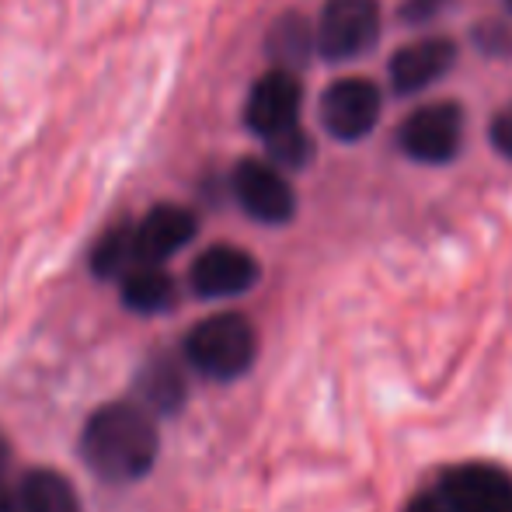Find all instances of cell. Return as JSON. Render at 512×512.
<instances>
[{
	"label": "cell",
	"instance_id": "cell-1",
	"mask_svg": "<svg viewBox=\"0 0 512 512\" xmlns=\"http://www.w3.org/2000/svg\"><path fill=\"white\" fill-rule=\"evenodd\" d=\"M157 450V422L140 405H102L84 422L81 457L108 485H133L147 478Z\"/></svg>",
	"mask_w": 512,
	"mask_h": 512
},
{
	"label": "cell",
	"instance_id": "cell-9",
	"mask_svg": "<svg viewBox=\"0 0 512 512\" xmlns=\"http://www.w3.org/2000/svg\"><path fill=\"white\" fill-rule=\"evenodd\" d=\"M262 269L244 248L234 244H213L192 265V290L203 300H223V297H241L258 283Z\"/></svg>",
	"mask_w": 512,
	"mask_h": 512
},
{
	"label": "cell",
	"instance_id": "cell-18",
	"mask_svg": "<svg viewBox=\"0 0 512 512\" xmlns=\"http://www.w3.org/2000/svg\"><path fill=\"white\" fill-rule=\"evenodd\" d=\"M453 7V0H401L398 18L408 25H429L439 14H446Z\"/></svg>",
	"mask_w": 512,
	"mask_h": 512
},
{
	"label": "cell",
	"instance_id": "cell-10",
	"mask_svg": "<svg viewBox=\"0 0 512 512\" xmlns=\"http://www.w3.org/2000/svg\"><path fill=\"white\" fill-rule=\"evenodd\" d=\"M457 63V42L446 35H425L391 56V84L398 95H418L443 81Z\"/></svg>",
	"mask_w": 512,
	"mask_h": 512
},
{
	"label": "cell",
	"instance_id": "cell-2",
	"mask_svg": "<svg viewBox=\"0 0 512 512\" xmlns=\"http://www.w3.org/2000/svg\"><path fill=\"white\" fill-rule=\"evenodd\" d=\"M258 356V335L244 314H213L185 335V359L209 380H237Z\"/></svg>",
	"mask_w": 512,
	"mask_h": 512
},
{
	"label": "cell",
	"instance_id": "cell-7",
	"mask_svg": "<svg viewBox=\"0 0 512 512\" xmlns=\"http://www.w3.org/2000/svg\"><path fill=\"white\" fill-rule=\"evenodd\" d=\"M450 512H512V474L495 464H460L436 481Z\"/></svg>",
	"mask_w": 512,
	"mask_h": 512
},
{
	"label": "cell",
	"instance_id": "cell-5",
	"mask_svg": "<svg viewBox=\"0 0 512 512\" xmlns=\"http://www.w3.org/2000/svg\"><path fill=\"white\" fill-rule=\"evenodd\" d=\"M230 189L244 213L265 227H283L297 216V192L272 161L244 157L230 175Z\"/></svg>",
	"mask_w": 512,
	"mask_h": 512
},
{
	"label": "cell",
	"instance_id": "cell-23",
	"mask_svg": "<svg viewBox=\"0 0 512 512\" xmlns=\"http://www.w3.org/2000/svg\"><path fill=\"white\" fill-rule=\"evenodd\" d=\"M509 7H512V0H509Z\"/></svg>",
	"mask_w": 512,
	"mask_h": 512
},
{
	"label": "cell",
	"instance_id": "cell-20",
	"mask_svg": "<svg viewBox=\"0 0 512 512\" xmlns=\"http://www.w3.org/2000/svg\"><path fill=\"white\" fill-rule=\"evenodd\" d=\"M474 39H478L481 53H488V56H506V53H512V39H509V32L502 25H478Z\"/></svg>",
	"mask_w": 512,
	"mask_h": 512
},
{
	"label": "cell",
	"instance_id": "cell-13",
	"mask_svg": "<svg viewBox=\"0 0 512 512\" xmlns=\"http://www.w3.org/2000/svg\"><path fill=\"white\" fill-rule=\"evenodd\" d=\"M122 304L136 314H161L175 304V279L161 265H133L122 272Z\"/></svg>",
	"mask_w": 512,
	"mask_h": 512
},
{
	"label": "cell",
	"instance_id": "cell-22",
	"mask_svg": "<svg viewBox=\"0 0 512 512\" xmlns=\"http://www.w3.org/2000/svg\"><path fill=\"white\" fill-rule=\"evenodd\" d=\"M7 471H11V443H7V436L0 432V492H4V485H7Z\"/></svg>",
	"mask_w": 512,
	"mask_h": 512
},
{
	"label": "cell",
	"instance_id": "cell-14",
	"mask_svg": "<svg viewBox=\"0 0 512 512\" xmlns=\"http://www.w3.org/2000/svg\"><path fill=\"white\" fill-rule=\"evenodd\" d=\"M265 46H269V56L276 60V67L297 74L310 60V53H314V28H310V21L304 14H283V18L269 28Z\"/></svg>",
	"mask_w": 512,
	"mask_h": 512
},
{
	"label": "cell",
	"instance_id": "cell-21",
	"mask_svg": "<svg viewBox=\"0 0 512 512\" xmlns=\"http://www.w3.org/2000/svg\"><path fill=\"white\" fill-rule=\"evenodd\" d=\"M405 512H450V509H446L443 495H439L436 485H432V488H425V492H418L405 506Z\"/></svg>",
	"mask_w": 512,
	"mask_h": 512
},
{
	"label": "cell",
	"instance_id": "cell-8",
	"mask_svg": "<svg viewBox=\"0 0 512 512\" xmlns=\"http://www.w3.org/2000/svg\"><path fill=\"white\" fill-rule=\"evenodd\" d=\"M300 105H304V88H300L297 74L283 67H272L269 74L258 77L255 88H251L248 105H244V119H248L251 133L269 140V136L297 126Z\"/></svg>",
	"mask_w": 512,
	"mask_h": 512
},
{
	"label": "cell",
	"instance_id": "cell-6",
	"mask_svg": "<svg viewBox=\"0 0 512 512\" xmlns=\"http://www.w3.org/2000/svg\"><path fill=\"white\" fill-rule=\"evenodd\" d=\"M384 108V95L370 77H342L321 95V126L328 129L335 140L356 143L373 133Z\"/></svg>",
	"mask_w": 512,
	"mask_h": 512
},
{
	"label": "cell",
	"instance_id": "cell-12",
	"mask_svg": "<svg viewBox=\"0 0 512 512\" xmlns=\"http://www.w3.org/2000/svg\"><path fill=\"white\" fill-rule=\"evenodd\" d=\"M0 512H81V499L63 474L39 467L25 471L14 485H4Z\"/></svg>",
	"mask_w": 512,
	"mask_h": 512
},
{
	"label": "cell",
	"instance_id": "cell-15",
	"mask_svg": "<svg viewBox=\"0 0 512 512\" xmlns=\"http://www.w3.org/2000/svg\"><path fill=\"white\" fill-rule=\"evenodd\" d=\"M140 394L147 411H178L185 401V380L171 359H154L140 373Z\"/></svg>",
	"mask_w": 512,
	"mask_h": 512
},
{
	"label": "cell",
	"instance_id": "cell-19",
	"mask_svg": "<svg viewBox=\"0 0 512 512\" xmlns=\"http://www.w3.org/2000/svg\"><path fill=\"white\" fill-rule=\"evenodd\" d=\"M488 140H492V147L499 150L506 161H512V105L499 108V112L492 115V122H488Z\"/></svg>",
	"mask_w": 512,
	"mask_h": 512
},
{
	"label": "cell",
	"instance_id": "cell-17",
	"mask_svg": "<svg viewBox=\"0 0 512 512\" xmlns=\"http://www.w3.org/2000/svg\"><path fill=\"white\" fill-rule=\"evenodd\" d=\"M265 150H269V161L276 164L279 171H300V168H307L310 157H314V143H310V136L304 133L300 122L283 129V133L269 136Z\"/></svg>",
	"mask_w": 512,
	"mask_h": 512
},
{
	"label": "cell",
	"instance_id": "cell-3",
	"mask_svg": "<svg viewBox=\"0 0 512 512\" xmlns=\"http://www.w3.org/2000/svg\"><path fill=\"white\" fill-rule=\"evenodd\" d=\"M380 35L377 0H328L314 28V49L331 63H349L370 53Z\"/></svg>",
	"mask_w": 512,
	"mask_h": 512
},
{
	"label": "cell",
	"instance_id": "cell-16",
	"mask_svg": "<svg viewBox=\"0 0 512 512\" xmlns=\"http://www.w3.org/2000/svg\"><path fill=\"white\" fill-rule=\"evenodd\" d=\"M91 269L102 279L122 276L126 269H133V227H129V223L112 227L102 241L95 244V251H91Z\"/></svg>",
	"mask_w": 512,
	"mask_h": 512
},
{
	"label": "cell",
	"instance_id": "cell-4",
	"mask_svg": "<svg viewBox=\"0 0 512 512\" xmlns=\"http://www.w3.org/2000/svg\"><path fill=\"white\" fill-rule=\"evenodd\" d=\"M394 143L418 164H450L464 143V108L457 102H429L408 115Z\"/></svg>",
	"mask_w": 512,
	"mask_h": 512
},
{
	"label": "cell",
	"instance_id": "cell-11",
	"mask_svg": "<svg viewBox=\"0 0 512 512\" xmlns=\"http://www.w3.org/2000/svg\"><path fill=\"white\" fill-rule=\"evenodd\" d=\"M196 213L185 206H154L133 227V265H161L196 237Z\"/></svg>",
	"mask_w": 512,
	"mask_h": 512
}]
</instances>
